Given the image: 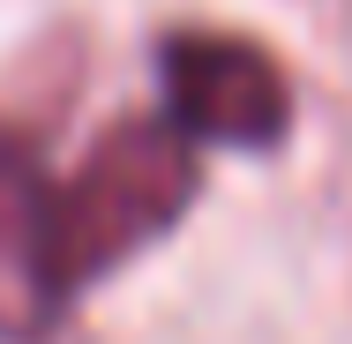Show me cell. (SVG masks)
Returning a JSON list of instances; mask_svg holds the SVG:
<instances>
[{"instance_id":"7a4b0ae2","label":"cell","mask_w":352,"mask_h":344,"mask_svg":"<svg viewBox=\"0 0 352 344\" xmlns=\"http://www.w3.org/2000/svg\"><path fill=\"white\" fill-rule=\"evenodd\" d=\"M157 82H165V120L188 142L217 150H278L292 135V75L263 38L180 23L157 38Z\"/></svg>"},{"instance_id":"6da1fadb","label":"cell","mask_w":352,"mask_h":344,"mask_svg":"<svg viewBox=\"0 0 352 344\" xmlns=\"http://www.w3.org/2000/svg\"><path fill=\"white\" fill-rule=\"evenodd\" d=\"M203 187V157L173 120H113L105 135L82 150L68 180L45 195V292L68 314V299H82L90 284L120 270L128 255L157 247Z\"/></svg>"},{"instance_id":"3957f363","label":"cell","mask_w":352,"mask_h":344,"mask_svg":"<svg viewBox=\"0 0 352 344\" xmlns=\"http://www.w3.org/2000/svg\"><path fill=\"white\" fill-rule=\"evenodd\" d=\"M45 165L23 128L0 120V337H45L60 322L45 292Z\"/></svg>"}]
</instances>
